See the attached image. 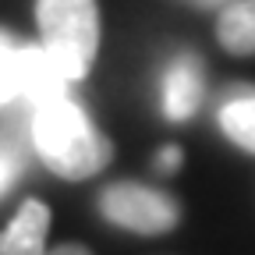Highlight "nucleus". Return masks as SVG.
I'll return each mask as SVG.
<instances>
[{
  "label": "nucleus",
  "instance_id": "nucleus-1",
  "mask_svg": "<svg viewBox=\"0 0 255 255\" xmlns=\"http://www.w3.org/2000/svg\"><path fill=\"white\" fill-rule=\"evenodd\" d=\"M32 138L43 163L68 181L96 177L114 159V142L96 131V124L75 100H68V92L36 103Z\"/></svg>",
  "mask_w": 255,
  "mask_h": 255
},
{
  "label": "nucleus",
  "instance_id": "nucleus-2",
  "mask_svg": "<svg viewBox=\"0 0 255 255\" xmlns=\"http://www.w3.org/2000/svg\"><path fill=\"white\" fill-rule=\"evenodd\" d=\"M36 21L43 50L50 53L53 68L68 78L82 82L92 71L100 50V7L96 0H39Z\"/></svg>",
  "mask_w": 255,
  "mask_h": 255
},
{
  "label": "nucleus",
  "instance_id": "nucleus-3",
  "mask_svg": "<svg viewBox=\"0 0 255 255\" xmlns=\"http://www.w3.org/2000/svg\"><path fill=\"white\" fill-rule=\"evenodd\" d=\"M100 209L110 223L135 234H167L177 227V202L167 195V191H156L135 181H121L110 184L100 195Z\"/></svg>",
  "mask_w": 255,
  "mask_h": 255
},
{
  "label": "nucleus",
  "instance_id": "nucleus-4",
  "mask_svg": "<svg viewBox=\"0 0 255 255\" xmlns=\"http://www.w3.org/2000/svg\"><path fill=\"white\" fill-rule=\"evenodd\" d=\"M50 209L39 199H28L14 220L0 231V255H46Z\"/></svg>",
  "mask_w": 255,
  "mask_h": 255
},
{
  "label": "nucleus",
  "instance_id": "nucleus-5",
  "mask_svg": "<svg viewBox=\"0 0 255 255\" xmlns=\"http://www.w3.org/2000/svg\"><path fill=\"white\" fill-rule=\"evenodd\" d=\"M202 103V64L199 57H177L163 75V110L170 121H188Z\"/></svg>",
  "mask_w": 255,
  "mask_h": 255
},
{
  "label": "nucleus",
  "instance_id": "nucleus-6",
  "mask_svg": "<svg viewBox=\"0 0 255 255\" xmlns=\"http://www.w3.org/2000/svg\"><path fill=\"white\" fill-rule=\"evenodd\" d=\"M68 92V78H64L43 46H21V96H28L32 107L50 100V96Z\"/></svg>",
  "mask_w": 255,
  "mask_h": 255
},
{
  "label": "nucleus",
  "instance_id": "nucleus-7",
  "mask_svg": "<svg viewBox=\"0 0 255 255\" xmlns=\"http://www.w3.org/2000/svg\"><path fill=\"white\" fill-rule=\"evenodd\" d=\"M216 36L227 53H238V57L255 53V0H231L220 11Z\"/></svg>",
  "mask_w": 255,
  "mask_h": 255
},
{
  "label": "nucleus",
  "instance_id": "nucleus-8",
  "mask_svg": "<svg viewBox=\"0 0 255 255\" xmlns=\"http://www.w3.org/2000/svg\"><path fill=\"white\" fill-rule=\"evenodd\" d=\"M220 128L238 149L255 156V89H234V96L220 107Z\"/></svg>",
  "mask_w": 255,
  "mask_h": 255
},
{
  "label": "nucleus",
  "instance_id": "nucleus-9",
  "mask_svg": "<svg viewBox=\"0 0 255 255\" xmlns=\"http://www.w3.org/2000/svg\"><path fill=\"white\" fill-rule=\"evenodd\" d=\"M21 96V46L11 43L7 32H0V103Z\"/></svg>",
  "mask_w": 255,
  "mask_h": 255
},
{
  "label": "nucleus",
  "instance_id": "nucleus-10",
  "mask_svg": "<svg viewBox=\"0 0 255 255\" xmlns=\"http://www.w3.org/2000/svg\"><path fill=\"white\" fill-rule=\"evenodd\" d=\"M18 174V156L14 152H0V191H4Z\"/></svg>",
  "mask_w": 255,
  "mask_h": 255
},
{
  "label": "nucleus",
  "instance_id": "nucleus-11",
  "mask_svg": "<svg viewBox=\"0 0 255 255\" xmlns=\"http://www.w3.org/2000/svg\"><path fill=\"white\" fill-rule=\"evenodd\" d=\"M156 163H159V167H167V170H174V167L181 163V152H177L174 145H167L163 152H159V159H156Z\"/></svg>",
  "mask_w": 255,
  "mask_h": 255
},
{
  "label": "nucleus",
  "instance_id": "nucleus-12",
  "mask_svg": "<svg viewBox=\"0 0 255 255\" xmlns=\"http://www.w3.org/2000/svg\"><path fill=\"white\" fill-rule=\"evenodd\" d=\"M46 255H92L85 245H57V248H46Z\"/></svg>",
  "mask_w": 255,
  "mask_h": 255
},
{
  "label": "nucleus",
  "instance_id": "nucleus-13",
  "mask_svg": "<svg viewBox=\"0 0 255 255\" xmlns=\"http://www.w3.org/2000/svg\"><path fill=\"white\" fill-rule=\"evenodd\" d=\"M188 4H195V7H227L231 0H188Z\"/></svg>",
  "mask_w": 255,
  "mask_h": 255
}]
</instances>
